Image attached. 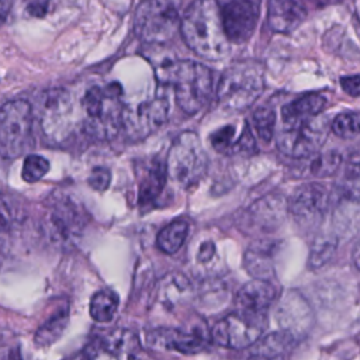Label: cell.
Returning a JSON list of instances; mask_svg holds the SVG:
<instances>
[{
    "label": "cell",
    "instance_id": "f1b7e54d",
    "mask_svg": "<svg viewBox=\"0 0 360 360\" xmlns=\"http://www.w3.org/2000/svg\"><path fill=\"white\" fill-rule=\"evenodd\" d=\"M253 127L263 142H270L276 131V113L272 107L262 106L253 113Z\"/></svg>",
    "mask_w": 360,
    "mask_h": 360
},
{
    "label": "cell",
    "instance_id": "d6986e66",
    "mask_svg": "<svg viewBox=\"0 0 360 360\" xmlns=\"http://www.w3.org/2000/svg\"><path fill=\"white\" fill-rule=\"evenodd\" d=\"M276 299V289L269 280L255 279L246 283L235 297L238 310L264 313Z\"/></svg>",
    "mask_w": 360,
    "mask_h": 360
},
{
    "label": "cell",
    "instance_id": "ba28073f",
    "mask_svg": "<svg viewBox=\"0 0 360 360\" xmlns=\"http://www.w3.org/2000/svg\"><path fill=\"white\" fill-rule=\"evenodd\" d=\"M87 224L84 209L72 196L55 193L45 204L44 230L47 237L59 246L73 245Z\"/></svg>",
    "mask_w": 360,
    "mask_h": 360
},
{
    "label": "cell",
    "instance_id": "277c9868",
    "mask_svg": "<svg viewBox=\"0 0 360 360\" xmlns=\"http://www.w3.org/2000/svg\"><path fill=\"white\" fill-rule=\"evenodd\" d=\"M213 70L199 62L176 59L163 86H173L177 106L188 114L199 113L213 93Z\"/></svg>",
    "mask_w": 360,
    "mask_h": 360
},
{
    "label": "cell",
    "instance_id": "9a60e30c",
    "mask_svg": "<svg viewBox=\"0 0 360 360\" xmlns=\"http://www.w3.org/2000/svg\"><path fill=\"white\" fill-rule=\"evenodd\" d=\"M141 350L138 335L131 329H116L105 338L89 345L84 352L89 357L134 359Z\"/></svg>",
    "mask_w": 360,
    "mask_h": 360
},
{
    "label": "cell",
    "instance_id": "60d3db41",
    "mask_svg": "<svg viewBox=\"0 0 360 360\" xmlns=\"http://www.w3.org/2000/svg\"><path fill=\"white\" fill-rule=\"evenodd\" d=\"M314 2H317L318 5H327L331 2H336V0H314Z\"/></svg>",
    "mask_w": 360,
    "mask_h": 360
},
{
    "label": "cell",
    "instance_id": "4dcf8cb0",
    "mask_svg": "<svg viewBox=\"0 0 360 360\" xmlns=\"http://www.w3.org/2000/svg\"><path fill=\"white\" fill-rule=\"evenodd\" d=\"M338 246V242L333 237H322L320 238L313 249H311V255H310V266L317 269L324 266L335 253Z\"/></svg>",
    "mask_w": 360,
    "mask_h": 360
},
{
    "label": "cell",
    "instance_id": "836d02e7",
    "mask_svg": "<svg viewBox=\"0 0 360 360\" xmlns=\"http://www.w3.org/2000/svg\"><path fill=\"white\" fill-rule=\"evenodd\" d=\"M16 218L17 209L15 207L12 199L6 195H0V232L9 230Z\"/></svg>",
    "mask_w": 360,
    "mask_h": 360
},
{
    "label": "cell",
    "instance_id": "e575fe53",
    "mask_svg": "<svg viewBox=\"0 0 360 360\" xmlns=\"http://www.w3.org/2000/svg\"><path fill=\"white\" fill-rule=\"evenodd\" d=\"M110 180H112L110 170L107 167H103V166H96L92 170V173L89 174L87 183H89L90 188H92L96 192H105L110 186Z\"/></svg>",
    "mask_w": 360,
    "mask_h": 360
},
{
    "label": "cell",
    "instance_id": "1f68e13d",
    "mask_svg": "<svg viewBox=\"0 0 360 360\" xmlns=\"http://www.w3.org/2000/svg\"><path fill=\"white\" fill-rule=\"evenodd\" d=\"M359 124L360 117L357 113H342L335 117L332 131L343 140H352L359 135Z\"/></svg>",
    "mask_w": 360,
    "mask_h": 360
},
{
    "label": "cell",
    "instance_id": "7402d4cb",
    "mask_svg": "<svg viewBox=\"0 0 360 360\" xmlns=\"http://www.w3.org/2000/svg\"><path fill=\"white\" fill-rule=\"evenodd\" d=\"M159 301L172 308L179 303H183L192 294V286L188 278L180 273H170L160 280L159 285Z\"/></svg>",
    "mask_w": 360,
    "mask_h": 360
},
{
    "label": "cell",
    "instance_id": "ac0fdd59",
    "mask_svg": "<svg viewBox=\"0 0 360 360\" xmlns=\"http://www.w3.org/2000/svg\"><path fill=\"white\" fill-rule=\"evenodd\" d=\"M279 242L272 239L255 241L245 253V267L255 279L269 280L275 276V256Z\"/></svg>",
    "mask_w": 360,
    "mask_h": 360
},
{
    "label": "cell",
    "instance_id": "d6a6232c",
    "mask_svg": "<svg viewBox=\"0 0 360 360\" xmlns=\"http://www.w3.org/2000/svg\"><path fill=\"white\" fill-rule=\"evenodd\" d=\"M235 137V127L234 126H225L220 128L218 131L213 133L210 137V142L213 148L221 153L228 152L230 148H232Z\"/></svg>",
    "mask_w": 360,
    "mask_h": 360
},
{
    "label": "cell",
    "instance_id": "f35d334b",
    "mask_svg": "<svg viewBox=\"0 0 360 360\" xmlns=\"http://www.w3.org/2000/svg\"><path fill=\"white\" fill-rule=\"evenodd\" d=\"M216 253V245L211 242V241H206L200 249H199V253H197V257L200 262L206 263V262H210L213 259Z\"/></svg>",
    "mask_w": 360,
    "mask_h": 360
},
{
    "label": "cell",
    "instance_id": "4316f807",
    "mask_svg": "<svg viewBox=\"0 0 360 360\" xmlns=\"http://www.w3.org/2000/svg\"><path fill=\"white\" fill-rule=\"evenodd\" d=\"M327 100L321 95L308 93L287 106L282 110V117H313L321 114L325 109Z\"/></svg>",
    "mask_w": 360,
    "mask_h": 360
},
{
    "label": "cell",
    "instance_id": "ab89813d",
    "mask_svg": "<svg viewBox=\"0 0 360 360\" xmlns=\"http://www.w3.org/2000/svg\"><path fill=\"white\" fill-rule=\"evenodd\" d=\"M13 0H0V24H3L12 12Z\"/></svg>",
    "mask_w": 360,
    "mask_h": 360
},
{
    "label": "cell",
    "instance_id": "cb8c5ba5",
    "mask_svg": "<svg viewBox=\"0 0 360 360\" xmlns=\"http://www.w3.org/2000/svg\"><path fill=\"white\" fill-rule=\"evenodd\" d=\"M250 218L253 224H259L256 227L269 231L278 227L280 220L283 218V199L266 197L252 209Z\"/></svg>",
    "mask_w": 360,
    "mask_h": 360
},
{
    "label": "cell",
    "instance_id": "ffe728a7",
    "mask_svg": "<svg viewBox=\"0 0 360 360\" xmlns=\"http://www.w3.org/2000/svg\"><path fill=\"white\" fill-rule=\"evenodd\" d=\"M296 343V336L283 329L270 333L263 339H257L253 345L250 356L255 357H280L289 354Z\"/></svg>",
    "mask_w": 360,
    "mask_h": 360
},
{
    "label": "cell",
    "instance_id": "e0dca14e",
    "mask_svg": "<svg viewBox=\"0 0 360 360\" xmlns=\"http://www.w3.org/2000/svg\"><path fill=\"white\" fill-rule=\"evenodd\" d=\"M307 17L303 0H269L267 23L275 33L290 34Z\"/></svg>",
    "mask_w": 360,
    "mask_h": 360
},
{
    "label": "cell",
    "instance_id": "484cf974",
    "mask_svg": "<svg viewBox=\"0 0 360 360\" xmlns=\"http://www.w3.org/2000/svg\"><path fill=\"white\" fill-rule=\"evenodd\" d=\"M120 299L119 294L113 290H100L98 292L92 300H90V315L98 322H110L117 310H119Z\"/></svg>",
    "mask_w": 360,
    "mask_h": 360
},
{
    "label": "cell",
    "instance_id": "9c48e42d",
    "mask_svg": "<svg viewBox=\"0 0 360 360\" xmlns=\"http://www.w3.org/2000/svg\"><path fill=\"white\" fill-rule=\"evenodd\" d=\"M33 107L26 100H12L0 107V155L15 159L33 145Z\"/></svg>",
    "mask_w": 360,
    "mask_h": 360
},
{
    "label": "cell",
    "instance_id": "7c38bea8",
    "mask_svg": "<svg viewBox=\"0 0 360 360\" xmlns=\"http://www.w3.org/2000/svg\"><path fill=\"white\" fill-rule=\"evenodd\" d=\"M169 117L166 98H155L124 107L123 130L133 140H142L160 128Z\"/></svg>",
    "mask_w": 360,
    "mask_h": 360
},
{
    "label": "cell",
    "instance_id": "2e32d148",
    "mask_svg": "<svg viewBox=\"0 0 360 360\" xmlns=\"http://www.w3.org/2000/svg\"><path fill=\"white\" fill-rule=\"evenodd\" d=\"M148 345L155 349L193 354L203 350L204 339L196 332H188L176 328H158L147 335Z\"/></svg>",
    "mask_w": 360,
    "mask_h": 360
},
{
    "label": "cell",
    "instance_id": "f546056e",
    "mask_svg": "<svg viewBox=\"0 0 360 360\" xmlns=\"http://www.w3.org/2000/svg\"><path fill=\"white\" fill-rule=\"evenodd\" d=\"M50 170V162L41 155H27L23 163L22 177L27 183H36Z\"/></svg>",
    "mask_w": 360,
    "mask_h": 360
},
{
    "label": "cell",
    "instance_id": "7a4b0ae2",
    "mask_svg": "<svg viewBox=\"0 0 360 360\" xmlns=\"http://www.w3.org/2000/svg\"><path fill=\"white\" fill-rule=\"evenodd\" d=\"M84 130L96 140H112L123 127L124 102L119 83L90 87L83 96Z\"/></svg>",
    "mask_w": 360,
    "mask_h": 360
},
{
    "label": "cell",
    "instance_id": "83f0119b",
    "mask_svg": "<svg viewBox=\"0 0 360 360\" xmlns=\"http://www.w3.org/2000/svg\"><path fill=\"white\" fill-rule=\"evenodd\" d=\"M308 158L311 159L308 160L307 172L317 179L332 176L342 163V155L333 149L327 152H315Z\"/></svg>",
    "mask_w": 360,
    "mask_h": 360
},
{
    "label": "cell",
    "instance_id": "5b68a950",
    "mask_svg": "<svg viewBox=\"0 0 360 360\" xmlns=\"http://www.w3.org/2000/svg\"><path fill=\"white\" fill-rule=\"evenodd\" d=\"M209 169V156L203 149L200 138L192 131L180 134L172 144L166 172L173 182L183 188H195L206 176Z\"/></svg>",
    "mask_w": 360,
    "mask_h": 360
},
{
    "label": "cell",
    "instance_id": "74e56055",
    "mask_svg": "<svg viewBox=\"0 0 360 360\" xmlns=\"http://www.w3.org/2000/svg\"><path fill=\"white\" fill-rule=\"evenodd\" d=\"M50 10V0H34L27 6V13L33 17H44Z\"/></svg>",
    "mask_w": 360,
    "mask_h": 360
},
{
    "label": "cell",
    "instance_id": "30bf717a",
    "mask_svg": "<svg viewBox=\"0 0 360 360\" xmlns=\"http://www.w3.org/2000/svg\"><path fill=\"white\" fill-rule=\"evenodd\" d=\"M267 325L264 313H252L238 310V313L230 314L216 322L211 329L213 340L224 347L230 349H246L252 346Z\"/></svg>",
    "mask_w": 360,
    "mask_h": 360
},
{
    "label": "cell",
    "instance_id": "d4e9b609",
    "mask_svg": "<svg viewBox=\"0 0 360 360\" xmlns=\"http://www.w3.org/2000/svg\"><path fill=\"white\" fill-rule=\"evenodd\" d=\"M189 234V224L183 220H174L166 225L156 238V246L167 255L176 253L185 243Z\"/></svg>",
    "mask_w": 360,
    "mask_h": 360
},
{
    "label": "cell",
    "instance_id": "5bb4252c",
    "mask_svg": "<svg viewBox=\"0 0 360 360\" xmlns=\"http://www.w3.org/2000/svg\"><path fill=\"white\" fill-rule=\"evenodd\" d=\"M329 192L322 183L310 182L300 186L290 202V211L294 220L306 228L318 225L328 209Z\"/></svg>",
    "mask_w": 360,
    "mask_h": 360
},
{
    "label": "cell",
    "instance_id": "8fae6325",
    "mask_svg": "<svg viewBox=\"0 0 360 360\" xmlns=\"http://www.w3.org/2000/svg\"><path fill=\"white\" fill-rule=\"evenodd\" d=\"M72 96L65 89H50L41 95L38 103V121L45 138L59 144L72 131Z\"/></svg>",
    "mask_w": 360,
    "mask_h": 360
},
{
    "label": "cell",
    "instance_id": "d590c367",
    "mask_svg": "<svg viewBox=\"0 0 360 360\" xmlns=\"http://www.w3.org/2000/svg\"><path fill=\"white\" fill-rule=\"evenodd\" d=\"M232 151L237 153H246L250 155L256 152V141L252 135V130L249 126H245L241 137L237 140L235 144H232Z\"/></svg>",
    "mask_w": 360,
    "mask_h": 360
},
{
    "label": "cell",
    "instance_id": "3957f363",
    "mask_svg": "<svg viewBox=\"0 0 360 360\" xmlns=\"http://www.w3.org/2000/svg\"><path fill=\"white\" fill-rule=\"evenodd\" d=\"M263 89V66L255 61L237 62L218 82L217 102L227 112H243L259 99Z\"/></svg>",
    "mask_w": 360,
    "mask_h": 360
},
{
    "label": "cell",
    "instance_id": "52a82bcc",
    "mask_svg": "<svg viewBox=\"0 0 360 360\" xmlns=\"http://www.w3.org/2000/svg\"><path fill=\"white\" fill-rule=\"evenodd\" d=\"M321 114L313 117H283L278 133V147L286 156L306 159L324 145L329 126Z\"/></svg>",
    "mask_w": 360,
    "mask_h": 360
},
{
    "label": "cell",
    "instance_id": "8992f818",
    "mask_svg": "<svg viewBox=\"0 0 360 360\" xmlns=\"http://www.w3.org/2000/svg\"><path fill=\"white\" fill-rule=\"evenodd\" d=\"M180 27V0H144L134 17V31L149 45L172 40Z\"/></svg>",
    "mask_w": 360,
    "mask_h": 360
},
{
    "label": "cell",
    "instance_id": "44dd1931",
    "mask_svg": "<svg viewBox=\"0 0 360 360\" xmlns=\"http://www.w3.org/2000/svg\"><path fill=\"white\" fill-rule=\"evenodd\" d=\"M167 180V172L166 165L160 160H153L148 169L145 170V174L140 183V192H138V203L141 206L152 203L163 190Z\"/></svg>",
    "mask_w": 360,
    "mask_h": 360
},
{
    "label": "cell",
    "instance_id": "4fadbf2b",
    "mask_svg": "<svg viewBox=\"0 0 360 360\" xmlns=\"http://www.w3.org/2000/svg\"><path fill=\"white\" fill-rule=\"evenodd\" d=\"M262 0H227L220 6L223 27L230 43L243 44L253 36Z\"/></svg>",
    "mask_w": 360,
    "mask_h": 360
},
{
    "label": "cell",
    "instance_id": "6da1fadb",
    "mask_svg": "<svg viewBox=\"0 0 360 360\" xmlns=\"http://www.w3.org/2000/svg\"><path fill=\"white\" fill-rule=\"evenodd\" d=\"M179 30L188 47L206 59L218 61L230 52L217 0H195L180 17Z\"/></svg>",
    "mask_w": 360,
    "mask_h": 360
},
{
    "label": "cell",
    "instance_id": "603a6c76",
    "mask_svg": "<svg viewBox=\"0 0 360 360\" xmlns=\"http://www.w3.org/2000/svg\"><path fill=\"white\" fill-rule=\"evenodd\" d=\"M69 324V308L62 307L54 313L36 332L34 342L40 347H48L54 345L65 332Z\"/></svg>",
    "mask_w": 360,
    "mask_h": 360
},
{
    "label": "cell",
    "instance_id": "8d00e7d4",
    "mask_svg": "<svg viewBox=\"0 0 360 360\" xmlns=\"http://www.w3.org/2000/svg\"><path fill=\"white\" fill-rule=\"evenodd\" d=\"M359 83H360V77L359 75H353V76H345L340 79V86L345 90V92L349 96L357 98L359 96Z\"/></svg>",
    "mask_w": 360,
    "mask_h": 360
}]
</instances>
